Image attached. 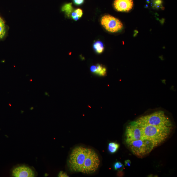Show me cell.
Segmentation results:
<instances>
[{"label":"cell","instance_id":"cell-1","mask_svg":"<svg viewBox=\"0 0 177 177\" xmlns=\"http://www.w3.org/2000/svg\"><path fill=\"white\" fill-rule=\"evenodd\" d=\"M173 126L163 111L142 116L127 126L125 142L133 154L142 158L167 140Z\"/></svg>","mask_w":177,"mask_h":177},{"label":"cell","instance_id":"cell-2","mask_svg":"<svg viewBox=\"0 0 177 177\" xmlns=\"http://www.w3.org/2000/svg\"><path fill=\"white\" fill-rule=\"evenodd\" d=\"M100 164L99 156L95 151L82 146L72 149L67 161V166L71 172L87 174L96 172Z\"/></svg>","mask_w":177,"mask_h":177},{"label":"cell","instance_id":"cell-3","mask_svg":"<svg viewBox=\"0 0 177 177\" xmlns=\"http://www.w3.org/2000/svg\"><path fill=\"white\" fill-rule=\"evenodd\" d=\"M101 23L105 29L110 33L118 32L122 30L123 28V23L119 19L109 14L102 17Z\"/></svg>","mask_w":177,"mask_h":177},{"label":"cell","instance_id":"cell-4","mask_svg":"<svg viewBox=\"0 0 177 177\" xmlns=\"http://www.w3.org/2000/svg\"><path fill=\"white\" fill-rule=\"evenodd\" d=\"M133 0H115L114 2L115 9L120 12H129L133 9Z\"/></svg>","mask_w":177,"mask_h":177},{"label":"cell","instance_id":"cell-5","mask_svg":"<svg viewBox=\"0 0 177 177\" xmlns=\"http://www.w3.org/2000/svg\"><path fill=\"white\" fill-rule=\"evenodd\" d=\"M12 175L15 177H34L35 176L34 171L25 166L17 167L13 170Z\"/></svg>","mask_w":177,"mask_h":177},{"label":"cell","instance_id":"cell-6","mask_svg":"<svg viewBox=\"0 0 177 177\" xmlns=\"http://www.w3.org/2000/svg\"><path fill=\"white\" fill-rule=\"evenodd\" d=\"M72 4L70 3L66 4L63 6L62 8V11L65 12L66 15L68 17L70 16L74 10V8L72 6Z\"/></svg>","mask_w":177,"mask_h":177},{"label":"cell","instance_id":"cell-7","mask_svg":"<svg viewBox=\"0 0 177 177\" xmlns=\"http://www.w3.org/2000/svg\"><path fill=\"white\" fill-rule=\"evenodd\" d=\"M96 70L94 74L100 76H104L106 75L107 69L102 65L97 64L96 65Z\"/></svg>","mask_w":177,"mask_h":177},{"label":"cell","instance_id":"cell-8","mask_svg":"<svg viewBox=\"0 0 177 177\" xmlns=\"http://www.w3.org/2000/svg\"><path fill=\"white\" fill-rule=\"evenodd\" d=\"M93 48L97 54L102 53L104 51V46L103 43L100 41L96 42L93 45Z\"/></svg>","mask_w":177,"mask_h":177},{"label":"cell","instance_id":"cell-9","mask_svg":"<svg viewBox=\"0 0 177 177\" xmlns=\"http://www.w3.org/2000/svg\"><path fill=\"white\" fill-rule=\"evenodd\" d=\"M120 145L115 143L111 142L109 143L108 146V150L111 153H114L117 152L120 147Z\"/></svg>","mask_w":177,"mask_h":177},{"label":"cell","instance_id":"cell-10","mask_svg":"<svg viewBox=\"0 0 177 177\" xmlns=\"http://www.w3.org/2000/svg\"><path fill=\"white\" fill-rule=\"evenodd\" d=\"M151 5L152 7L156 9H163V1L162 0H152Z\"/></svg>","mask_w":177,"mask_h":177},{"label":"cell","instance_id":"cell-11","mask_svg":"<svg viewBox=\"0 0 177 177\" xmlns=\"http://www.w3.org/2000/svg\"><path fill=\"white\" fill-rule=\"evenodd\" d=\"M6 33L5 24L0 25V39H2L4 37Z\"/></svg>","mask_w":177,"mask_h":177},{"label":"cell","instance_id":"cell-12","mask_svg":"<svg viewBox=\"0 0 177 177\" xmlns=\"http://www.w3.org/2000/svg\"><path fill=\"white\" fill-rule=\"evenodd\" d=\"M114 169L118 171H123L124 169L123 165L120 162H116L114 165Z\"/></svg>","mask_w":177,"mask_h":177},{"label":"cell","instance_id":"cell-13","mask_svg":"<svg viewBox=\"0 0 177 177\" xmlns=\"http://www.w3.org/2000/svg\"><path fill=\"white\" fill-rule=\"evenodd\" d=\"M74 11L76 13L77 16L79 18L82 17L83 14V13L82 10L80 9H77L75 10Z\"/></svg>","mask_w":177,"mask_h":177},{"label":"cell","instance_id":"cell-14","mask_svg":"<svg viewBox=\"0 0 177 177\" xmlns=\"http://www.w3.org/2000/svg\"><path fill=\"white\" fill-rule=\"evenodd\" d=\"M85 0H73L74 3L76 5H80L82 4Z\"/></svg>","mask_w":177,"mask_h":177},{"label":"cell","instance_id":"cell-15","mask_svg":"<svg viewBox=\"0 0 177 177\" xmlns=\"http://www.w3.org/2000/svg\"><path fill=\"white\" fill-rule=\"evenodd\" d=\"M58 177H69L67 175L65 172H63V171H61L59 172L58 175Z\"/></svg>","mask_w":177,"mask_h":177},{"label":"cell","instance_id":"cell-16","mask_svg":"<svg viewBox=\"0 0 177 177\" xmlns=\"http://www.w3.org/2000/svg\"><path fill=\"white\" fill-rule=\"evenodd\" d=\"M131 161L129 160V159H128V160L125 161L124 162L125 165L126 166L130 167V165H131Z\"/></svg>","mask_w":177,"mask_h":177},{"label":"cell","instance_id":"cell-17","mask_svg":"<svg viewBox=\"0 0 177 177\" xmlns=\"http://www.w3.org/2000/svg\"><path fill=\"white\" fill-rule=\"evenodd\" d=\"M96 70V65H92L90 67V71L92 73L95 74Z\"/></svg>","mask_w":177,"mask_h":177},{"label":"cell","instance_id":"cell-18","mask_svg":"<svg viewBox=\"0 0 177 177\" xmlns=\"http://www.w3.org/2000/svg\"><path fill=\"white\" fill-rule=\"evenodd\" d=\"M117 175L118 177H123L124 175V173L123 171H118Z\"/></svg>","mask_w":177,"mask_h":177},{"label":"cell","instance_id":"cell-19","mask_svg":"<svg viewBox=\"0 0 177 177\" xmlns=\"http://www.w3.org/2000/svg\"><path fill=\"white\" fill-rule=\"evenodd\" d=\"M5 22L2 17L0 16V25L5 24Z\"/></svg>","mask_w":177,"mask_h":177}]
</instances>
